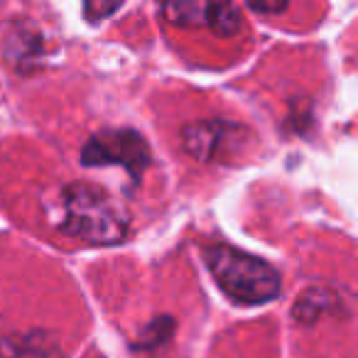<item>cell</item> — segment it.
Returning <instances> with one entry per match:
<instances>
[{"instance_id":"1","label":"cell","mask_w":358,"mask_h":358,"mask_svg":"<svg viewBox=\"0 0 358 358\" xmlns=\"http://www.w3.org/2000/svg\"><path fill=\"white\" fill-rule=\"evenodd\" d=\"M59 231L89 245H115L128 238L130 216L113 194L91 182H74L62 189Z\"/></svg>"},{"instance_id":"2","label":"cell","mask_w":358,"mask_h":358,"mask_svg":"<svg viewBox=\"0 0 358 358\" xmlns=\"http://www.w3.org/2000/svg\"><path fill=\"white\" fill-rule=\"evenodd\" d=\"M201 258L216 285L238 304L273 302L282 289V278L268 260L229 243L204 245Z\"/></svg>"},{"instance_id":"3","label":"cell","mask_w":358,"mask_h":358,"mask_svg":"<svg viewBox=\"0 0 358 358\" xmlns=\"http://www.w3.org/2000/svg\"><path fill=\"white\" fill-rule=\"evenodd\" d=\"M152 162L150 145L138 130L133 128H106L94 133L81 148V164L84 167H108L118 164L133 177V182L143 179V172Z\"/></svg>"},{"instance_id":"4","label":"cell","mask_w":358,"mask_h":358,"mask_svg":"<svg viewBox=\"0 0 358 358\" xmlns=\"http://www.w3.org/2000/svg\"><path fill=\"white\" fill-rule=\"evenodd\" d=\"M234 125L221 123V120H201V123L187 125L182 140L189 155H194L201 162H209L219 155V148L226 140V130H231Z\"/></svg>"},{"instance_id":"5","label":"cell","mask_w":358,"mask_h":358,"mask_svg":"<svg viewBox=\"0 0 358 358\" xmlns=\"http://www.w3.org/2000/svg\"><path fill=\"white\" fill-rule=\"evenodd\" d=\"M164 20L172 25H206V15H209V3H199V0H177V3H167L159 10Z\"/></svg>"},{"instance_id":"6","label":"cell","mask_w":358,"mask_h":358,"mask_svg":"<svg viewBox=\"0 0 358 358\" xmlns=\"http://www.w3.org/2000/svg\"><path fill=\"white\" fill-rule=\"evenodd\" d=\"M206 27L221 37H234L243 27L241 8L234 3H209V15H206Z\"/></svg>"},{"instance_id":"7","label":"cell","mask_w":358,"mask_h":358,"mask_svg":"<svg viewBox=\"0 0 358 358\" xmlns=\"http://www.w3.org/2000/svg\"><path fill=\"white\" fill-rule=\"evenodd\" d=\"M115 10H120V3H86L84 6V15L89 22H99L101 17H108Z\"/></svg>"},{"instance_id":"8","label":"cell","mask_w":358,"mask_h":358,"mask_svg":"<svg viewBox=\"0 0 358 358\" xmlns=\"http://www.w3.org/2000/svg\"><path fill=\"white\" fill-rule=\"evenodd\" d=\"M253 13H282L287 10V3H248Z\"/></svg>"}]
</instances>
